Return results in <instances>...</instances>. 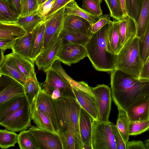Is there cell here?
<instances>
[{
  "mask_svg": "<svg viewBox=\"0 0 149 149\" xmlns=\"http://www.w3.org/2000/svg\"><path fill=\"white\" fill-rule=\"evenodd\" d=\"M111 73L112 97L118 108L127 112L149 97V81H142L118 70Z\"/></svg>",
  "mask_w": 149,
  "mask_h": 149,
  "instance_id": "cell-1",
  "label": "cell"
},
{
  "mask_svg": "<svg viewBox=\"0 0 149 149\" xmlns=\"http://www.w3.org/2000/svg\"><path fill=\"white\" fill-rule=\"evenodd\" d=\"M112 24H107L97 32L92 33L84 46L87 57L98 71L111 72L115 70L117 55L107 49V35Z\"/></svg>",
  "mask_w": 149,
  "mask_h": 149,
  "instance_id": "cell-2",
  "label": "cell"
},
{
  "mask_svg": "<svg viewBox=\"0 0 149 149\" xmlns=\"http://www.w3.org/2000/svg\"><path fill=\"white\" fill-rule=\"evenodd\" d=\"M57 117L59 131H72L80 135L79 119L81 107L76 99L61 97L52 99Z\"/></svg>",
  "mask_w": 149,
  "mask_h": 149,
  "instance_id": "cell-3",
  "label": "cell"
},
{
  "mask_svg": "<svg viewBox=\"0 0 149 149\" xmlns=\"http://www.w3.org/2000/svg\"><path fill=\"white\" fill-rule=\"evenodd\" d=\"M143 64L140 52L139 38L136 36L127 42L117 55L115 70L139 79Z\"/></svg>",
  "mask_w": 149,
  "mask_h": 149,
  "instance_id": "cell-4",
  "label": "cell"
},
{
  "mask_svg": "<svg viewBox=\"0 0 149 149\" xmlns=\"http://www.w3.org/2000/svg\"><path fill=\"white\" fill-rule=\"evenodd\" d=\"M92 149H117L111 122L93 120L92 134Z\"/></svg>",
  "mask_w": 149,
  "mask_h": 149,
  "instance_id": "cell-5",
  "label": "cell"
},
{
  "mask_svg": "<svg viewBox=\"0 0 149 149\" xmlns=\"http://www.w3.org/2000/svg\"><path fill=\"white\" fill-rule=\"evenodd\" d=\"M45 73L46 79L41 87L44 92L49 95L54 91H58L63 97L76 99L71 85L62 74L52 68Z\"/></svg>",
  "mask_w": 149,
  "mask_h": 149,
  "instance_id": "cell-6",
  "label": "cell"
},
{
  "mask_svg": "<svg viewBox=\"0 0 149 149\" xmlns=\"http://www.w3.org/2000/svg\"><path fill=\"white\" fill-rule=\"evenodd\" d=\"M31 113L28 100L19 109L0 122L1 126L14 132L25 130L31 125Z\"/></svg>",
  "mask_w": 149,
  "mask_h": 149,
  "instance_id": "cell-7",
  "label": "cell"
},
{
  "mask_svg": "<svg viewBox=\"0 0 149 149\" xmlns=\"http://www.w3.org/2000/svg\"><path fill=\"white\" fill-rule=\"evenodd\" d=\"M95 97L97 111V120L100 122H108L111 110L112 95L109 87L102 84L94 87H90Z\"/></svg>",
  "mask_w": 149,
  "mask_h": 149,
  "instance_id": "cell-8",
  "label": "cell"
},
{
  "mask_svg": "<svg viewBox=\"0 0 149 149\" xmlns=\"http://www.w3.org/2000/svg\"><path fill=\"white\" fill-rule=\"evenodd\" d=\"M64 9V7L54 13L44 21L45 29L41 52L58 38L63 27Z\"/></svg>",
  "mask_w": 149,
  "mask_h": 149,
  "instance_id": "cell-9",
  "label": "cell"
},
{
  "mask_svg": "<svg viewBox=\"0 0 149 149\" xmlns=\"http://www.w3.org/2000/svg\"><path fill=\"white\" fill-rule=\"evenodd\" d=\"M87 56L84 46L64 39L57 55L58 60L70 66Z\"/></svg>",
  "mask_w": 149,
  "mask_h": 149,
  "instance_id": "cell-10",
  "label": "cell"
},
{
  "mask_svg": "<svg viewBox=\"0 0 149 149\" xmlns=\"http://www.w3.org/2000/svg\"><path fill=\"white\" fill-rule=\"evenodd\" d=\"M63 41V38L58 37L38 56L35 63L38 70L46 72L52 68L54 61L58 59L57 55Z\"/></svg>",
  "mask_w": 149,
  "mask_h": 149,
  "instance_id": "cell-11",
  "label": "cell"
},
{
  "mask_svg": "<svg viewBox=\"0 0 149 149\" xmlns=\"http://www.w3.org/2000/svg\"><path fill=\"white\" fill-rule=\"evenodd\" d=\"M35 138L40 149H63L58 134L31 126L29 129Z\"/></svg>",
  "mask_w": 149,
  "mask_h": 149,
  "instance_id": "cell-12",
  "label": "cell"
},
{
  "mask_svg": "<svg viewBox=\"0 0 149 149\" xmlns=\"http://www.w3.org/2000/svg\"><path fill=\"white\" fill-rule=\"evenodd\" d=\"M24 94L22 84L10 77L0 74V104L13 97Z\"/></svg>",
  "mask_w": 149,
  "mask_h": 149,
  "instance_id": "cell-13",
  "label": "cell"
},
{
  "mask_svg": "<svg viewBox=\"0 0 149 149\" xmlns=\"http://www.w3.org/2000/svg\"><path fill=\"white\" fill-rule=\"evenodd\" d=\"M30 108L34 107L42 111L50 118L55 132L59 131L56 113L54 107L52 99L45 93L42 89L40 91L36 100Z\"/></svg>",
  "mask_w": 149,
  "mask_h": 149,
  "instance_id": "cell-14",
  "label": "cell"
},
{
  "mask_svg": "<svg viewBox=\"0 0 149 149\" xmlns=\"http://www.w3.org/2000/svg\"><path fill=\"white\" fill-rule=\"evenodd\" d=\"M93 120V117L81 108L79 119V127L84 149H92V134Z\"/></svg>",
  "mask_w": 149,
  "mask_h": 149,
  "instance_id": "cell-15",
  "label": "cell"
},
{
  "mask_svg": "<svg viewBox=\"0 0 149 149\" xmlns=\"http://www.w3.org/2000/svg\"><path fill=\"white\" fill-rule=\"evenodd\" d=\"M92 26L88 21L82 17L64 13L63 27L91 36Z\"/></svg>",
  "mask_w": 149,
  "mask_h": 149,
  "instance_id": "cell-16",
  "label": "cell"
},
{
  "mask_svg": "<svg viewBox=\"0 0 149 149\" xmlns=\"http://www.w3.org/2000/svg\"><path fill=\"white\" fill-rule=\"evenodd\" d=\"M120 42L122 46L129 40L136 36V24L134 20L127 15L118 21Z\"/></svg>",
  "mask_w": 149,
  "mask_h": 149,
  "instance_id": "cell-17",
  "label": "cell"
},
{
  "mask_svg": "<svg viewBox=\"0 0 149 149\" xmlns=\"http://www.w3.org/2000/svg\"><path fill=\"white\" fill-rule=\"evenodd\" d=\"M0 74H3L14 79L23 86L27 79L21 71L10 54L6 55L5 60L0 66Z\"/></svg>",
  "mask_w": 149,
  "mask_h": 149,
  "instance_id": "cell-18",
  "label": "cell"
},
{
  "mask_svg": "<svg viewBox=\"0 0 149 149\" xmlns=\"http://www.w3.org/2000/svg\"><path fill=\"white\" fill-rule=\"evenodd\" d=\"M76 99L81 106L95 120L97 118V111L94 96L72 88Z\"/></svg>",
  "mask_w": 149,
  "mask_h": 149,
  "instance_id": "cell-19",
  "label": "cell"
},
{
  "mask_svg": "<svg viewBox=\"0 0 149 149\" xmlns=\"http://www.w3.org/2000/svg\"><path fill=\"white\" fill-rule=\"evenodd\" d=\"M27 33L17 22H0V39L15 40L22 37Z\"/></svg>",
  "mask_w": 149,
  "mask_h": 149,
  "instance_id": "cell-20",
  "label": "cell"
},
{
  "mask_svg": "<svg viewBox=\"0 0 149 149\" xmlns=\"http://www.w3.org/2000/svg\"><path fill=\"white\" fill-rule=\"evenodd\" d=\"M127 113L130 121L149 120V97L132 106Z\"/></svg>",
  "mask_w": 149,
  "mask_h": 149,
  "instance_id": "cell-21",
  "label": "cell"
},
{
  "mask_svg": "<svg viewBox=\"0 0 149 149\" xmlns=\"http://www.w3.org/2000/svg\"><path fill=\"white\" fill-rule=\"evenodd\" d=\"M45 29L44 21L39 24L31 32L32 41L30 60L33 63L41 52Z\"/></svg>",
  "mask_w": 149,
  "mask_h": 149,
  "instance_id": "cell-22",
  "label": "cell"
},
{
  "mask_svg": "<svg viewBox=\"0 0 149 149\" xmlns=\"http://www.w3.org/2000/svg\"><path fill=\"white\" fill-rule=\"evenodd\" d=\"M27 101L25 94L13 97L0 104V122L19 109Z\"/></svg>",
  "mask_w": 149,
  "mask_h": 149,
  "instance_id": "cell-23",
  "label": "cell"
},
{
  "mask_svg": "<svg viewBox=\"0 0 149 149\" xmlns=\"http://www.w3.org/2000/svg\"><path fill=\"white\" fill-rule=\"evenodd\" d=\"M107 49L109 52L117 55L122 46L120 42L118 21H114L106 37Z\"/></svg>",
  "mask_w": 149,
  "mask_h": 149,
  "instance_id": "cell-24",
  "label": "cell"
},
{
  "mask_svg": "<svg viewBox=\"0 0 149 149\" xmlns=\"http://www.w3.org/2000/svg\"><path fill=\"white\" fill-rule=\"evenodd\" d=\"M32 41V32L15 40L12 48V52L18 54L30 60Z\"/></svg>",
  "mask_w": 149,
  "mask_h": 149,
  "instance_id": "cell-25",
  "label": "cell"
},
{
  "mask_svg": "<svg viewBox=\"0 0 149 149\" xmlns=\"http://www.w3.org/2000/svg\"><path fill=\"white\" fill-rule=\"evenodd\" d=\"M61 141L63 149H83L81 136L72 131L57 133Z\"/></svg>",
  "mask_w": 149,
  "mask_h": 149,
  "instance_id": "cell-26",
  "label": "cell"
},
{
  "mask_svg": "<svg viewBox=\"0 0 149 149\" xmlns=\"http://www.w3.org/2000/svg\"><path fill=\"white\" fill-rule=\"evenodd\" d=\"M64 13L82 17L88 21L92 26L100 18V17L94 15L80 8L74 0L70 1L64 6Z\"/></svg>",
  "mask_w": 149,
  "mask_h": 149,
  "instance_id": "cell-27",
  "label": "cell"
},
{
  "mask_svg": "<svg viewBox=\"0 0 149 149\" xmlns=\"http://www.w3.org/2000/svg\"><path fill=\"white\" fill-rule=\"evenodd\" d=\"M10 54L19 69L25 76L27 79L36 77L34 63L29 59L18 54L13 52Z\"/></svg>",
  "mask_w": 149,
  "mask_h": 149,
  "instance_id": "cell-28",
  "label": "cell"
},
{
  "mask_svg": "<svg viewBox=\"0 0 149 149\" xmlns=\"http://www.w3.org/2000/svg\"><path fill=\"white\" fill-rule=\"evenodd\" d=\"M30 109L31 119L38 127L56 133L51 121L46 114L34 107Z\"/></svg>",
  "mask_w": 149,
  "mask_h": 149,
  "instance_id": "cell-29",
  "label": "cell"
},
{
  "mask_svg": "<svg viewBox=\"0 0 149 149\" xmlns=\"http://www.w3.org/2000/svg\"><path fill=\"white\" fill-rule=\"evenodd\" d=\"M142 6L136 23V36L139 38L144 34L149 25V0H141Z\"/></svg>",
  "mask_w": 149,
  "mask_h": 149,
  "instance_id": "cell-30",
  "label": "cell"
},
{
  "mask_svg": "<svg viewBox=\"0 0 149 149\" xmlns=\"http://www.w3.org/2000/svg\"><path fill=\"white\" fill-rule=\"evenodd\" d=\"M42 83L38 82L36 77L34 79H27L23 86L25 94L31 107L36 99L41 89Z\"/></svg>",
  "mask_w": 149,
  "mask_h": 149,
  "instance_id": "cell-31",
  "label": "cell"
},
{
  "mask_svg": "<svg viewBox=\"0 0 149 149\" xmlns=\"http://www.w3.org/2000/svg\"><path fill=\"white\" fill-rule=\"evenodd\" d=\"M91 36L63 27L58 37L85 46Z\"/></svg>",
  "mask_w": 149,
  "mask_h": 149,
  "instance_id": "cell-32",
  "label": "cell"
},
{
  "mask_svg": "<svg viewBox=\"0 0 149 149\" xmlns=\"http://www.w3.org/2000/svg\"><path fill=\"white\" fill-rule=\"evenodd\" d=\"M17 143L20 149H40L35 138L29 130L20 132L17 135Z\"/></svg>",
  "mask_w": 149,
  "mask_h": 149,
  "instance_id": "cell-33",
  "label": "cell"
},
{
  "mask_svg": "<svg viewBox=\"0 0 149 149\" xmlns=\"http://www.w3.org/2000/svg\"><path fill=\"white\" fill-rule=\"evenodd\" d=\"M116 126L125 143L128 141L129 136V125L130 120L127 112L120 108Z\"/></svg>",
  "mask_w": 149,
  "mask_h": 149,
  "instance_id": "cell-34",
  "label": "cell"
},
{
  "mask_svg": "<svg viewBox=\"0 0 149 149\" xmlns=\"http://www.w3.org/2000/svg\"><path fill=\"white\" fill-rule=\"evenodd\" d=\"M18 14L13 9L9 0H0V22H17Z\"/></svg>",
  "mask_w": 149,
  "mask_h": 149,
  "instance_id": "cell-35",
  "label": "cell"
},
{
  "mask_svg": "<svg viewBox=\"0 0 149 149\" xmlns=\"http://www.w3.org/2000/svg\"><path fill=\"white\" fill-rule=\"evenodd\" d=\"M44 21L43 19L37 12L27 16L19 18L17 22L27 33L31 32L39 24Z\"/></svg>",
  "mask_w": 149,
  "mask_h": 149,
  "instance_id": "cell-36",
  "label": "cell"
},
{
  "mask_svg": "<svg viewBox=\"0 0 149 149\" xmlns=\"http://www.w3.org/2000/svg\"><path fill=\"white\" fill-rule=\"evenodd\" d=\"M7 130H0V147L1 149L14 147L17 142L18 135L15 132Z\"/></svg>",
  "mask_w": 149,
  "mask_h": 149,
  "instance_id": "cell-37",
  "label": "cell"
},
{
  "mask_svg": "<svg viewBox=\"0 0 149 149\" xmlns=\"http://www.w3.org/2000/svg\"><path fill=\"white\" fill-rule=\"evenodd\" d=\"M127 15L132 18L136 23L141 10V0H126Z\"/></svg>",
  "mask_w": 149,
  "mask_h": 149,
  "instance_id": "cell-38",
  "label": "cell"
},
{
  "mask_svg": "<svg viewBox=\"0 0 149 149\" xmlns=\"http://www.w3.org/2000/svg\"><path fill=\"white\" fill-rule=\"evenodd\" d=\"M39 6L37 0H21V11L18 19L37 12Z\"/></svg>",
  "mask_w": 149,
  "mask_h": 149,
  "instance_id": "cell-39",
  "label": "cell"
},
{
  "mask_svg": "<svg viewBox=\"0 0 149 149\" xmlns=\"http://www.w3.org/2000/svg\"><path fill=\"white\" fill-rule=\"evenodd\" d=\"M102 0H83L81 7L90 13L100 17L102 15L100 4Z\"/></svg>",
  "mask_w": 149,
  "mask_h": 149,
  "instance_id": "cell-40",
  "label": "cell"
},
{
  "mask_svg": "<svg viewBox=\"0 0 149 149\" xmlns=\"http://www.w3.org/2000/svg\"><path fill=\"white\" fill-rule=\"evenodd\" d=\"M139 45L141 56L144 64L149 56V25L144 35L139 38Z\"/></svg>",
  "mask_w": 149,
  "mask_h": 149,
  "instance_id": "cell-41",
  "label": "cell"
},
{
  "mask_svg": "<svg viewBox=\"0 0 149 149\" xmlns=\"http://www.w3.org/2000/svg\"><path fill=\"white\" fill-rule=\"evenodd\" d=\"M109 8L111 17L117 21L120 20L124 15L119 0H104Z\"/></svg>",
  "mask_w": 149,
  "mask_h": 149,
  "instance_id": "cell-42",
  "label": "cell"
},
{
  "mask_svg": "<svg viewBox=\"0 0 149 149\" xmlns=\"http://www.w3.org/2000/svg\"><path fill=\"white\" fill-rule=\"evenodd\" d=\"M149 129V120L140 121H130L129 125L130 136L140 134Z\"/></svg>",
  "mask_w": 149,
  "mask_h": 149,
  "instance_id": "cell-43",
  "label": "cell"
},
{
  "mask_svg": "<svg viewBox=\"0 0 149 149\" xmlns=\"http://www.w3.org/2000/svg\"><path fill=\"white\" fill-rule=\"evenodd\" d=\"M55 1L56 0H46L43 3L39 5L37 12L44 20L51 10Z\"/></svg>",
  "mask_w": 149,
  "mask_h": 149,
  "instance_id": "cell-44",
  "label": "cell"
},
{
  "mask_svg": "<svg viewBox=\"0 0 149 149\" xmlns=\"http://www.w3.org/2000/svg\"><path fill=\"white\" fill-rule=\"evenodd\" d=\"M114 22L112 21L108 15H102L99 20L92 26L91 31L92 33L97 32L107 24H113Z\"/></svg>",
  "mask_w": 149,
  "mask_h": 149,
  "instance_id": "cell-45",
  "label": "cell"
},
{
  "mask_svg": "<svg viewBox=\"0 0 149 149\" xmlns=\"http://www.w3.org/2000/svg\"><path fill=\"white\" fill-rule=\"evenodd\" d=\"M111 126L117 149H126V143L123 139L116 125L111 122Z\"/></svg>",
  "mask_w": 149,
  "mask_h": 149,
  "instance_id": "cell-46",
  "label": "cell"
},
{
  "mask_svg": "<svg viewBox=\"0 0 149 149\" xmlns=\"http://www.w3.org/2000/svg\"><path fill=\"white\" fill-rule=\"evenodd\" d=\"M139 79L143 81H149V56L143 64L139 75Z\"/></svg>",
  "mask_w": 149,
  "mask_h": 149,
  "instance_id": "cell-47",
  "label": "cell"
},
{
  "mask_svg": "<svg viewBox=\"0 0 149 149\" xmlns=\"http://www.w3.org/2000/svg\"><path fill=\"white\" fill-rule=\"evenodd\" d=\"M72 0H56L51 10L49 12L44 21L55 12L64 7Z\"/></svg>",
  "mask_w": 149,
  "mask_h": 149,
  "instance_id": "cell-48",
  "label": "cell"
},
{
  "mask_svg": "<svg viewBox=\"0 0 149 149\" xmlns=\"http://www.w3.org/2000/svg\"><path fill=\"white\" fill-rule=\"evenodd\" d=\"M126 149H146L145 144L141 141H132L126 143Z\"/></svg>",
  "mask_w": 149,
  "mask_h": 149,
  "instance_id": "cell-49",
  "label": "cell"
},
{
  "mask_svg": "<svg viewBox=\"0 0 149 149\" xmlns=\"http://www.w3.org/2000/svg\"><path fill=\"white\" fill-rule=\"evenodd\" d=\"M15 40L10 39H0V49L5 51L8 49H11Z\"/></svg>",
  "mask_w": 149,
  "mask_h": 149,
  "instance_id": "cell-50",
  "label": "cell"
},
{
  "mask_svg": "<svg viewBox=\"0 0 149 149\" xmlns=\"http://www.w3.org/2000/svg\"><path fill=\"white\" fill-rule=\"evenodd\" d=\"M10 3L13 9L19 15L21 11V0H10Z\"/></svg>",
  "mask_w": 149,
  "mask_h": 149,
  "instance_id": "cell-51",
  "label": "cell"
},
{
  "mask_svg": "<svg viewBox=\"0 0 149 149\" xmlns=\"http://www.w3.org/2000/svg\"><path fill=\"white\" fill-rule=\"evenodd\" d=\"M119 1L124 16L127 15L126 10V0H119Z\"/></svg>",
  "mask_w": 149,
  "mask_h": 149,
  "instance_id": "cell-52",
  "label": "cell"
},
{
  "mask_svg": "<svg viewBox=\"0 0 149 149\" xmlns=\"http://www.w3.org/2000/svg\"><path fill=\"white\" fill-rule=\"evenodd\" d=\"M0 50V66H1L5 58V56L4 55V53L5 51L2 50L1 49Z\"/></svg>",
  "mask_w": 149,
  "mask_h": 149,
  "instance_id": "cell-53",
  "label": "cell"
},
{
  "mask_svg": "<svg viewBox=\"0 0 149 149\" xmlns=\"http://www.w3.org/2000/svg\"><path fill=\"white\" fill-rule=\"evenodd\" d=\"M145 145L146 149H149V137L148 139L146 141Z\"/></svg>",
  "mask_w": 149,
  "mask_h": 149,
  "instance_id": "cell-54",
  "label": "cell"
},
{
  "mask_svg": "<svg viewBox=\"0 0 149 149\" xmlns=\"http://www.w3.org/2000/svg\"><path fill=\"white\" fill-rule=\"evenodd\" d=\"M46 0H40L39 3V5H40L42 3H43Z\"/></svg>",
  "mask_w": 149,
  "mask_h": 149,
  "instance_id": "cell-55",
  "label": "cell"
}]
</instances>
